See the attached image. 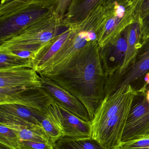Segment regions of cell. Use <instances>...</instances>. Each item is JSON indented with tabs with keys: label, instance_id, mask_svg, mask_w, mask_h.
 I'll use <instances>...</instances> for the list:
<instances>
[{
	"label": "cell",
	"instance_id": "ffe728a7",
	"mask_svg": "<svg viewBox=\"0 0 149 149\" xmlns=\"http://www.w3.org/2000/svg\"><path fill=\"white\" fill-rule=\"evenodd\" d=\"M19 143L16 131L0 123V144L10 149H19Z\"/></svg>",
	"mask_w": 149,
	"mask_h": 149
},
{
	"label": "cell",
	"instance_id": "d4e9b609",
	"mask_svg": "<svg viewBox=\"0 0 149 149\" xmlns=\"http://www.w3.org/2000/svg\"><path fill=\"white\" fill-rule=\"evenodd\" d=\"M141 42L149 38V13L140 22Z\"/></svg>",
	"mask_w": 149,
	"mask_h": 149
},
{
	"label": "cell",
	"instance_id": "30bf717a",
	"mask_svg": "<svg viewBox=\"0 0 149 149\" xmlns=\"http://www.w3.org/2000/svg\"><path fill=\"white\" fill-rule=\"evenodd\" d=\"M129 26L113 41L100 48L101 63L106 77L113 75L123 65L127 47Z\"/></svg>",
	"mask_w": 149,
	"mask_h": 149
},
{
	"label": "cell",
	"instance_id": "ba28073f",
	"mask_svg": "<svg viewBox=\"0 0 149 149\" xmlns=\"http://www.w3.org/2000/svg\"><path fill=\"white\" fill-rule=\"evenodd\" d=\"M46 113L61 130L63 137H92L91 122L81 120L55 101L49 107Z\"/></svg>",
	"mask_w": 149,
	"mask_h": 149
},
{
	"label": "cell",
	"instance_id": "52a82bcc",
	"mask_svg": "<svg viewBox=\"0 0 149 149\" xmlns=\"http://www.w3.org/2000/svg\"><path fill=\"white\" fill-rule=\"evenodd\" d=\"M106 7V16L97 38L99 48L113 41L130 24L137 22L133 13L125 12L114 4Z\"/></svg>",
	"mask_w": 149,
	"mask_h": 149
},
{
	"label": "cell",
	"instance_id": "8fae6325",
	"mask_svg": "<svg viewBox=\"0 0 149 149\" xmlns=\"http://www.w3.org/2000/svg\"><path fill=\"white\" fill-rule=\"evenodd\" d=\"M42 87L40 76L35 70L17 67L0 69V93L24 87Z\"/></svg>",
	"mask_w": 149,
	"mask_h": 149
},
{
	"label": "cell",
	"instance_id": "7c38bea8",
	"mask_svg": "<svg viewBox=\"0 0 149 149\" xmlns=\"http://www.w3.org/2000/svg\"><path fill=\"white\" fill-rule=\"evenodd\" d=\"M39 75L42 87L50 95L55 102L81 120L91 122L86 108L78 98L49 77Z\"/></svg>",
	"mask_w": 149,
	"mask_h": 149
},
{
	"label": "cell",
	"instance_id": "d6986e66",
	"mask_svg": "<svg viewBox=\"0 0 149 149\" xmlns=\"http://www.w3.org/2000/svg\"><path fill=\"white\" fill-rule=\"evenodd\" d=\"M41 125L43 132L52 145L63 137L61 130L47 113L41 122Z\"/></svg>",
	"mask_w": 149,
	"mask_h": 149
},
{
	"label": "cell",
	"instance_id": "f546056e",
	"mask_svg": "<svg viewBox=\"0 0 149 149\" xmlns=\"http://www.w3.org/2000/svg\"><path fill=\"white\" fill-rule=\"evenodd\" d=\"M146 98H147V100L149 102V95L146 94Z\"/></svg>",
	"mask_w": 149,
	"mask_h": 149
},
{
	"label": "cell",
	"instance_id": "484cf974",
	"mask_svg": "<svg viewBox=\"0 0 149 149\" xmlns=\"http://www.w3.org/2000/svg\"><path fill=\"white\" fill-rule=\"evenodd\" d=\"M149 13V0H144L140 10L139 14V23L144 17Z\"/></svg>",
	"mask_w": 149,
	"mask_h": 149
},
{
	"label": "cell",
	"instance_id": "9c48e42d",
	"mask_svg": "<svg viewBox=\"0 0 149 149\" xmlns=\"http://www.w3.org/2000/svg\"><path fill=\"white\" fill-rule=\"evenodd\" d=\"M52 12L48 9L32 6L1 17L0 43Z\"/></svg>",
	"mask_w": 149,
	"mask_h": 149
},
{
	"label": "cell",
	"instance_id": "ac0fdd59",
	"mask_svg": "<svg viewBox=\"0 0 149 149\" xmlns=\"http://www.w3.org/2000/svg\"><path fill=\"white\" fill-rule=\"evenodd\" d=\"M72 0H33L29 7L35 6L51 10L64 18Z\"/></svg>",
	"mask_w": 149,
	"mask_h": 149
},
{
	"label": "cell",
	"instance_id": "4316f807",
	"mask_svg": "<svg viewBox=\"0 0 149 149\" xmlns=\"http://www.w3.org/2000/svg\"><path fill=\"white\" fill-rule=\"evenodd\" d=\"M125 0H105V4L106 5H110L115 3H117L118 4H120Z\"/></svg>",
	"mask_w": 149,
	"mask_h": 149
},
{
	"label": "cell",
	"instance_id": "2e32d148",
	"mask_svg": "<svg viewBox=\"0 0 149 149\" xmlns=\"http://www.w3.org/2000/svg\"><path fill=\"white\" fill-rule=\"evenodd\" d=\"M0 110L41 127V122L45 116V114L36 109L16 104L0 105Z\"/></svg>",
	"mask_w": 149,
	"mask_h": 149
},
{
	"label": "cell",
	"instance_id": "4fadbf2b",
	"mask_svg": "<svg viewBox=\"0 0 149 149\" xmlns=\"http://www.w3.org/2000/svg\"><path fill=\"white\" fill-rule=\"evenodd\" d=\"M72 33L70 25L64 31L49 41L32 60V68L40 73L52 57L70 38Z\"/></svg>",
	"mask_w": 149,
	"mask_h": 149
},
{
	"label": "cell",
	"instance_id": "603a6c76",
	"mask_svg": "<svg viewBox=\"0 0 149 149\" xmlns=\"http://www.w3.org/2000/svg\"><path fill=\"white\" fill-rule=\"evenodd\" d=\"M115 149H149V135L140 139L122 142Z\"/></svg>",
	"mask_w": 149,
	"mask_h": 149
},
{
	"label": "cell",
	"instance_id": "44dd1931",
	"mask_svg": "<svg viewBox=\"0 0 149 149\" xmlns=\"http://www.w3.org/2000/svg\"><path fill=\"white\" fill-rule=\"evenodd\" d=\"M17 67L32 68V60L0 52V69Z\"/></svg>",
	"mask_w": 149,
	"mask_h": 149
},
{
	"label": "cell",
	"instance_id": "83f0119b",
	"mask_svg": "<svg viewBox=\"0 0 149 149\" xmlns=\"http://www.w3.org/2000/svg\"><path fill=\"white\" fill-rule=\"evenodd\" d=\"M15 1V0H1V4H4L6 3L12 1Z\"/></svg>",
	"mask_w": 149,
	"mask_h": 149
},
{
	"label": "cell",
	"instance_id": "9a60e30c",
	"mask_svg": "<svg viewBox=\"0 0 149 149\" xmlns=\"http://www.w3.org/2000/svg\"><path fill=\"white\" fill-rule=\"evenodd\" d=\"M141 43L140 23H134L129 26L127 47L123 65L113 75H118L122 74L133 64Z\"/></svg>",
	"mask_w": 149,
	"mask_h": 149
},
{
	"label": "cell",
	"instance_id": "5b68a950",
	"mask_svg": "<svg viewBox=\"0 0 149 149\" xmlns=\"http://www.w3.org/2000/svg\"><path fill=\"white\" fill-rule=\"evenodd\" d=\"M149 135V102L146 91L135 92L122 137V142Z\"/></svg>",
	"mask_w": 149,
	"mask_h": 149
},
{
	"label": "cell",
	"instance_id": "8992f818",
	"mask_svg": "<svg viewBox=\"0 0 149 149\" xmlns=\"http://www.w3.org/2000/svg\"><path fill=\"white\" fill-rule=\"evenodd\" d=\"M54 100L43 87H24L0 93V105L16 104L36 109L45 114Z\"/></svg>",
	"mask_w": 149,
	"mask_h": 149
},
{
	"label": "cell",
	"instance_id": "4dcf8cb0",
	"mask_svg": "<svg viewBox=\"0 0 149 149\" xmlns=\"http://www.w3.org/2000/svg\"><path fill=\"white\" fill-rule=\"evenodd\" d=\"M149 85H148V86H146V88H145V90H146V91L147 90H149Z\"/></svg>",
	"mask_w": 149,
	"mask_h": 149
},
{
	"label": "cell",
	"instance_id": "277c9868",
	"mask_svg": "<svg viewBox=\"0 0 149 149\" xmlns=\"http://www.w3.org/2000/svg\"><path fill=\"white\" fill-rule=\"evenodd\" d=\"M149 72V38L141 43L133 64L122 74L106 77L105 97L123 86L130 85L135 92L145 89L144 78Z\"/></svg>",
	"mask_w": 149,
	"mask_h": 149
},
{
	"label": "cell",
	"instance_id": "f1b7e54d",
	"mask_svg": "<svg viewBox=\"0 0 149 149\" xmlns=\"http://www.w3.org/2000/svg\"><path fill=\"white\" fill-rule=\"evenodd\" d=\"M0 149H10L8 148L7 147L4 146V145H2V144H0Z\"/></svg>",
	"mask_w": 149,
	"mask_h": 149
},
{
	"label": "cell",
	"instance_id": "cb8c5ba5",
	"mask_svg": "<svg viewBox=\"0 0 149 149\" xmlns=\"http://www.w3.org/2000/svg\"><path fill=\"white\" fill-rule=\"evenodd\" d=\"M19 149H54L50 143L19 141Z\"/></svg>",
	"mask_w": 149,
	"mask_h": 149
},
{
	"label": "cell",
	"instance_id": "7402d4cb",
	"mask_svg": "<svg viewBox=\"0 0 149 149\" xmlns=\"http://www.w3.org/2000/svg\"><path fill=\"white\" fill-rule=\"evenodd\" d=\"M15 130L17 133L19 141H30L51 144L49 138L42 131L27 128Z\"/></svg>",
	"mask_w": 149,
	"mask_h": 149
},
{
	"label": "cell",
	"instance_id": "3957f363",
	"mask_svg": "<svg viewBox=\"0 0 149 149\" xmlns=\"http://www.w3.org/2000/svg\"><path fill=\"white\" fill-rule=\"evenodd\" d=\"M68 27L64 18L52 12L0 43V52L25 50L33 52L36 56L49 41Z\"/></svg>",
	"mask_w": 149,
	"mask_h": 149
},
{
	"label": "cell",
	"instance_id": "6da1fadb",
	"mask_svg": "<svg viewBox=\"0 0 149 149\" xmlns=\"http://www.w3.org/2000/svg\"><path fill=\"white\" fill-rule=\"evenodd\" d=\"M47 77L82 102L92 121L105 97L106 80L97 40L87 45L65 70Z\"/></svg>",
	"mask_w": 149,
	"mask_h": 149
},
{
	"label": "cell",
	"instance_id": "e0dca14e",
	"mask_svg": "<svg viewBox=\"0 0 149 149\" xmlns=\"http://www.w3.org/2000/svg\"><path fill=\"white\" fill-rule=\"evenodd\" d=\"M54 149H108L92 138L64 137L53 144Z\"/></svg>",
	"mask_w": 149,
	"mask_h": 149
},
{
	"label": "cell",
	"instance_id": "7a4b0ae2",
	"mask_svg": "<svg viewBox=\"0 0 149 149\" xmlns=\"http://www.w3.org/2000/svg\"><path fill=\"white\" fill-rule=\"evenodd\" d=\"M104 17V9L99 7L83 21L69 25L70 38L38 74L50 76L65 70L87 45L97 40Z\"/></svg>",
	"mask_w": 149,
	"mask_h": 149
},
{
	"label": "cell",
	"instance_id": "5bb4252c",
	"mask_svg": "<svg viewBox=\"0 0 149 149\" xmlns=\"http://www.w3.org/2000/svg\"><path fill=\"white\" fill-rule=\"evenodd\" d=\"M105 0H72L64 17L66 26L74 24L87 17Z\"/></svg>",
	"mask_w": 149,
	"mask_h": 149
}]
</instances>
